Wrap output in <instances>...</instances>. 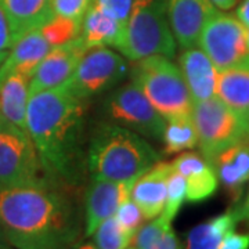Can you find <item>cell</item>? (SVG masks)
I'll return each mask as SVG.
<instances>
[{
    "label": "cell",
    "instance_id": "6da1fadb",
    "mask_svg": "<svg viewBox=\"0 0 249 249\" xmlns=\"http://www.w3.org/2000/svg\"><path fill=\"white\" fill-rule=\"evenodd\" d=\"M0 227L16 249H62L85 229L78 190L40 178L0 184Z\"/></svg>",
    "mask_w": 249,
    "mask_h": 249
},
{
    "label": "cell",
    "instance_id": "7a4b0ae2",
    "mask_svg": "<svg viewBox=\"0 0 249 249\" xmlns=\"http://www.w3.org/2000/svg\"><path fill=\"white\" fill-rule=\"evenodd\" d=\"M88 103L58 86L29 94L25 129L46 178L79 190L88 172Z\"/></svg>",
    "mask_w": 249,
    "mask_h": 249
},
{
    "label": "cell",
    "instance_id": "3957f363",
    "mask_svg": "<svg viewBox=\"0 0 249 249\" xmlns=\"http://www.w3.org/2000/svg\"><path fill=\"white\" fill-rule=\"evenodd\" d=\"M160 160V154L147 139L132 130L100 121L89 132V178L112 181H136Z\"/></svg>",
    "mask_w": 249,
    "mask_h": 249
},
{
    "label": "cell",
    "instance_id": "277c9868",
    "mask_svg": "<svg viewBox=\"0 0 249 249\" xmlns=\"http://www.w3.org/2000/svg\"><path fill=\"white\" fill-rule=\"evenodd\" d=\"M116 49L132 62L150 55L173 60L178 45L168 21V0H133Z\"/></svg>",
    "mask_w": 249,
    "mask_h": 249
},
{
    "label": "cell",
    "instance_id": "5b68a950",
    "mask_svg": "<svg viewBox=\"0 0 249 249\" xmlns=\"http://www.w3.org/2000/svg\"><path fill=\"white\" fill-rule=\"evenodd\" d=\"M133 62L129 68L130 80L165 121L193 114L194 103L178 65L163 55H150Z\"/></svg>",
    "mask_w": 249,
    "mask_h": 249
},
{
    "label": "cell",
    "instance_id": "8992f818",
    "mask_svg": "<svg viewBox=\"0 0 249 249\" xmlns=\"http://www.w3.org/2000/svg\"><path fill=\"white\" fill-rule=\"evenodd\" d=\"M193 121L199 152L209 163L226 150L249 142L248 122L217 96L194 103Z\"/></svg>",
    "mask_w": 249,
    "mask_h": 249
},
{
    "label": "cell",
    "instance_id": "52a82bcc",
    "mask_svg": "<svg viewBox=\"0 0 249 249\" xmlns=\"http://www.w3.org/2000/svg\"><path fill=\"white\" fill-rule=\"evenodd\" d=\"M100 118L140 134L144 139L160 142L166 121L133 82L116 86L100 106Z\"/></svg>",
    "mask_w": 249,
    "mask_h": 249
},
{
    "label": "cell",
    "instance_id": "ba28073f",
    "mask_svg": "<svg viewBox=\"0 0 249 249\" xmlns=\"http://www.w3.org/2000/svg\"><path fill=\"white\" fill-rule=\"evenodd\" d=\"M129 62L108 47H91L61 88L72 96L89 101L119 86L129 73Z\"/></svg>",
    "mask_w": 249,
    "mask_h": 249
},
{
    "label": "cell",
    "instance_id": "9c48e42d",
    "mask_svg": "<svg viewBox=\"0 0 249 249\" xmlns=\"http://www.w3.org/2000/svg\"><path fill=\"white\" fill-rule=\"evenodd\" d=\"M198 46L217 71L231 67H249L247 28L235 16L219 10L205 24Z\"/></svg>",
    "mask_w": 249,
    "mask_h": 249
},
{
    "label": "cell",
    "instance_id": "30bf717a",
    "mask_svg": "<svg viewBox=\"0 0 249 249\" xmlns=\"http://www.w3.org/2000/svg\"><path fill=\"white\" fill-rule=\"evenodd\" d=\"M40 178H47L28 132L0 118V184Z\"/></svg>",
    "mask_w": 249,
    "mask_h": 249
},
{
    "label": "cell",
    "instance_id": "8fae6325",
    "mask_svg": "<svg viewBox=\"0 0 249 249\" xmlns=\"http://www.w3.org/2000/svg\"><path fill=\"white\" fill-rule=\"evenodd\" d=\"M133 184L134 181L89 178L83 194V237H91L101 223L116 213L119 205L130 198Z\"/></svg>",
    "mask_w": 249,
    "mask_h": 249
},
{
    "label": "cell",
    "instance_id": "7c38bea8",
    "mask_svg": "<svg viewBox=\"0 0 249 249\" xmlns=\"http://www.w3.org/2000/svg\"><path fill=\"white\" fill-rule=\"evenodd\" d=\"M89 50L82 37H73L64 45L52 47L37 65L29 80V94L54 89L71 78L80 58Z\"/></svg>",
    "mask_w": 249,
    "mask_h": 249
},
{
    "label": "cell",
    "instance_id": "4fadbf2b",
    "mask_svg": "<svg viewBox=\"0 0 249 249\" xmlns=\"http://www.w3.org/2000/svg\"><path fill=\"white\" fill-rule=\"evenodd\" d=\"M219 10L209 0H168V21L180 49L198 46L205 24Z\"/></svg>",
    "mask_w": 249,
    "mask_h": 249
},
{
    "label": "cell",
    "instance_id": "5bb4252c",
    "mask_svg": "<svg viewBox=\"0 0 249 249\" xmlns=\"http://www.w3.org/2000/svg\"><path fill=\"white\" fill-rule=\"evenodd\" d=\"M172 168L186 178V201L199 204L214 196L219 180L211 163L201 154L181 152L170 162Z\"/></svg>",
    "mask_w": 249,
    "mask_h": 249
},
{
    "label": "cell",
    "instance_id": "9a60e30c",
    "mask_svg": "<svg viewBox=\"0 0 249 249\" xmlns=\"http://www.w3.org/2000/svg\"><path fill=\"white\" fill-rule=\"evenodd\" d=\"M172 172V163L160 160L134 181L130 198L142 211L145 220L160 216L166 201V181Z\"/></svg>",
    "mask_w": 249,
    "mask_h": 249
},
{
    "label": "cell",
    "instance_id": "2e32d148",
    "mask_svg": "<svg viewBox=\"0 0 249 249\" xmlns=\"http://www.w3.org/2000/svg\"><path fill=\"white\" fill-rule=\"evenodd\" d=\"M178 68L193 103L216 96L219 71L201 49H196V46L184 49L178 55Z\"/></svg>",
    "mask_w": 249,
    "mask_h": 249
},
{
    "label": "cell",
    "instance_id": "e0dca14e",
    "mask_svg": "<svg viewBox=\"0 0 249 249\" xmlns=\"http://www.w3.org/2000/svg\"><path fill=\"white\" fill-rule=\"evenodd\" d=\"M0 10L9 24L13 45L54 18L52 0H0Z\"/></svg>",
    "mask_w": 249,
    "mask_h": 249
},
{
    "label": "cell",
    "instance_id": "ac0fdd59",
    "mask_svg": "<svg viewBox=\"0 0 249 249\" xmlns=\"http://www.w3.org/2000/svg\"><path fill=\"white\" fill-rule=\"evenodd\" d=\"M211 166L232 204H238L249 181V142L222 152Z\"/></svg>",
    "mask_w": 249,
    "mask_h": 249
},
{
    "label": "cell",
    "instance_id": "d6986e66",
    "mask_svg": "<svg viewBox=\"0 0 249 249\" xmlns=\"http://www.w3.org/2000/svg\"><path fill=\"white\" fill-rule=\"evenodd\" d=\"M124 25L104 6L91 0L89 9L82 18L79 36L86 46L91 47H115L119 45Z\"/></svg>",
    "mask_w": 249,
    "mask_h": 249
},
{
    "label": "cell",
    "instance_id": "ffe728a7",
    "mask_svg": "<svg viewBox=\"0 0 249 249\" xmlns=\"http://www.w3.org/2000/svg\"><path fill=\"white\" fill-rule=\"evenodd\" d=\"M50 49L52 47L47 43L40 28L19 37L0 67V82L11 72H22L32 78L37 65Z\"/></svg>",
    "mask_w": 249,
    "mask_h": 249
},
{
    "label": "cell",
    "instance_id": "44dd1931",
    "mask_svg": "<svg viewBox=\"0 0 249 249\" xmlns=\"http://www.w3.org/2000/svg\"><path fill=\"white\" fill-rule=\"evenodd\" d=\"M29 80L27 73L11 72L0 82V118L21 129H25Z\"/></svg>",
    "mask_w": 249,
    "mask_h": 249
},
{
    "label": "cell",
    "instance_id": "7402d4cb",
    "mask_svg": "<svg viewBox=\"0 0 249 249\" xmlns=\"http://www.w3.org/2000/svg\"><path fill=\"white\" fill-rule=\"evenodd\" d=\"M216 96L249 124V67H231L217 72Z\"/></svg>",
    "mask_w": 249,
    "mask_h": 249
},
{
    "label": "cell",
    "instance_id": "603a6c76",
    "mask_svg": "<svg viewBox=\"0 0 249 249\" xmlns=\"http://www.w3.org/2000/svg\"><path fill=\"white\" fill-rule=\"evenodd\" d=\"M240 216L235 205L224 213L211 217L191 229L187 234L186 249H217L223 237L235 230Z\"/></svg>",
    "mask_w": 249,
    "mask_h": 249
},
{
    "label": "cell",
    "instance_id": "cb8c5ba5",
    "mask_svg": "<svg viewBox=\"0 0 249 249\" xmlns=\"http://www.w3.org/2000/svg\"><path fill=\"white\" fill-rule=\"evenodd\" d=\"M134 249H184L183 242L172 227V222L162 214L142 224L134 234Z\"/></svg>",
    "mask_w": 249,
    "mask_h": 249
},
{
    "label": "cell",
    "instance_id": "d4e9b609",
    "mask_svg": "<svg viewBox=\"0 0 249 249\" xmlns=\"http://www.w3.org/2000/svg\"><path fill=\"white\" fill-rule=\"evenodd\" d=\"M162 142L166 155L196 148L198 145V134L193 121V114L168 119L162 136Z\"/></svg>",
    "mask_w": 249,
    "mask_h": 249
},
{
    "label": "cell",
    "instance_id": "484cf974",
    "mask_svg": "<svg viewBox=\"0 0 249 249\" xmlns=\"http://www.w3.org/2000/svg\"><path fill=\"white\" fill-rule=\"evenodd\" d=\"M93 240L97 249H127L133 242V235L124 231L114 214L96 229Z\"/></svg>",
    "mask_w": 249,
    "mask_h": 249
},
{
    "label": "cell",
    "instance_id": "4316f807",
    "mask_svg": "<svg viewBox=\"0 0 249 249\" xmlns=\"http://www.w3.org/2000/svg\"><path fill=\"white\" fill-rule=\"evenodd\" d=\"M42 34L50 47L64 45L80 34V22L62 17H54L46 25L40 28Z\"/></svg>",
    "mask_w": 249,
    "mask_h": 249
},
{
    "label": "cell",
    "instance_id": "83f0119b",
    "mask_svg": "<svg viewBox=\"0 0 249 249\" xmlns=\"http://www.w3.org/2000/svg\"><path fill=\"white\" fill-rule=\"evenodd\" d=\"M186 201V178H183L178 172L172 168L168 181H166V201L165 208L162 211V216L173 222V219L178 216V211Z\"/></svg>",
    "mask_w": 249,
    "mask_h": 249
},
{
    "label": "cell",
    "instance_id": "f1b7e54d",
    "mask_svg": "<svg viewBox=\"0 0 249 249\" xmlns=\"http://www.w3.org/2000/svg\"><path fill=\"white\" fill-rule=\"evenodd\" d=\"M115 217L124 231L132 234L133 237L134 234L137 232V230L142 226L144 220H145L142 211H140V208L134 204L132 198L126 199L124 202L119 205V208H118V211H116L115 213Z\"/></svg>",
    "mask_w": 249,
    "mask_h": 249
},
{
    "label": "cell",
    "instance_id": "f546056e",
    "mask_svg": "<svg viewBox=\"0 0 249 249\" xmlns=\"http://www.w3.org/2000/svg\"><path fill=\"white\" fill-rule=\"evenodd\" d=\"M90 3L91 0H52L54 17L68 18L82 24V18Z\"/></svg>",
    "mask_w": 249,
    "mask_h": 249
},
{
    "label": "cell",
    "instance_id": "4dcf8cb0",
    "mask_svg": "<svg viewBox=\"0 0 249 249\" xmlns=\"http://www.w3.org/2000/svg\"><path fill=\"white\" fill-rule=\"evenodd\" d=\"M96 1L104 6L124 28V24L130 14L133 0H96Z\"/></svg>",
    "mask_w": 249,
    "mask_h": 249
},
{
    "label": "cell",
    "instance_id": "1f68e13d",
    "mask_svg": "<svg viewBox=\"0 0 249 249\" xmlns=\"http://www.w3.org/2000/svg\"><path fill=\"white\" fill-rule=\"evenodd\" d=\"M217 249H249V231L227 232L219 244Z\"/></svg>",
    "mask_w": 249,
    "mask_h": 249
},
{
    "label": "cell",
    "instance_id": "d6a6232c",
    "mask_svg": "<svg viewBox=\"0 0 249 249\" xmlns=\"http://www.w3.org/2000/svg\"><path fill=\"white\" fill-rule=\"evenodd\" d=\"M13 47V37L3 11L0 10V50H10Z\"/></svg>",
    "mask_w": 249,
    "mask_h": 249
},
{
    "label": "cell",
    "instance_id": "836d02e7",
    "mask_svg": "<svg viewBox=\"0 0 249 249\" xmlns=\"http://www.w3.org/2000/svg\"><path fill=\"white\" fill-rule=\"evenodd\" d=\"M235 17L240 19L244 27H249V0H241V3L235 10Z\"/></svg>",
    "mask_w": 249,
    "mask_h": 249
},
{
    "label": "cell",
    "instance_id": "e575fe53",
    "mask_svg": "<svg viewBox=\"0 0 249 249\" xmlns=\"http://www.w3.org/2000/svg\"><path fill=\"white\" fill-rule=\"evenodd\" d=\"M237 211H238V216H240V223H245L249 227V191L247 198L242 201V202H238V204H234Z\"/></svg>",
    "mask_w": 249,
    "mask_h": 249
},
{
    "label": "cell",
    "instance_id": "d590c367",
    "mask_svg": "<svg viewBox=\"0 0 249 249\" xmlns=\"http://www.w3.org/2000/svg\"><path fill=\"white\" fill-rule=\"evenodd\" d=\"M209 1L220 11H229L232 7H235V4L238 3V0H209Z\"/></svg>",
    "mask_w": 249,
    "mask_h": 249
},
{
    "label": "cell",
    "instance_id": "8d00e7d4",
    "mask_svg": "<svg viewBox=\"0 0 249 249\" xmlns=\"http://www.w3.org/2000/svg\"><path fill=\"white\" fill-rule=\"evenodd\" d=\"M62 249H97V248H96V245H94V244H91V242H80L79 240Z\"/></svg>",
    "mask_w": 249,
    "mask_h": 249
},
{
    "label": "cell",
    "instance_id": "74e56055",
    "mask_svg": "<svg viewBox=\"0 0 249 249\" xmlns=\"http://www.w3.org/2000/svg\"><path fill=\"white\" fill-rule=\"evenodd\" d=\"M0 249H11V245L6 240L0 238Z\"/></svg>",
    "mask_w": 249,
    "mask_h": 249
},
{
    "label": "cell",
    "instance_id": "f35d334b",
    "mask_svg": "<svg viewBox=\"0 0 249 249\" xmlns=\"http://www.w3.org/2000/svg\"><path fill=\"white\" fill-rule=\"evenodd\" d=\"M7 54H9V50H0V67H1L3 61L6 60Z\"/></svg>",
    "mask_w": 249,
    "mask_h": 249
},
{
    "label": "cell",
    "instance_id": "ab89813d",
    "mask_svg": "<svg viewBox=\"0 0 249 249\" xmlns=\"http://www.w3.org/2000/svg\"><path fill=\"white\" fill-rule=\"evenodd\" d=\"M247 42H248V47H249V27L247 28Z\"/></svg>",
    "mask_w": 249,
    "mask_h": 249
},
{
    "label": "cell",
    "instance_id": "60d3db41",
    "mask_svg": "<svg viewBox=\"0 0 249 249\" xmlns=\"http://www.w3.org/2000/svg\"><path fill=\"white\" fill-rule=\"evenodd\" d=\"M0 238H3V240H4V237H3V231H1V227H0Z\"/></svg>",
    "mask_w": 249,
    "mask_h": 249
},
{
    "label": "cell",
    "instance_id": "b9f144b4",
    "mask_svg": "<svg viewBox=\"0 0 249 249\" xmlns=\"http://www.w3.org/2000/svg\"><path fill=\"white\" fill-rule=\"evenodd\" d=\"M127 249H129V248H127ZM133 249H134V248H133Z\"/></svg>",
    "mask_w": 249,
    "mask_h": 249
}]
</instances>
